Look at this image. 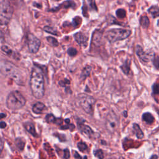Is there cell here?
I'll return each mask as SVG.
<instances>
[{"mask_svg":"<svg viewBox=\"0 0 159 159\" xmlns=\"http://www.w3.org/2000/svg\"><path fill=\"white\" fill-rule=\"evenodd\" d=\"M29 85L32 95L37 99H41L44 95V77L42 70L40 67L34 66L32 68Z\"/></svg>","mask_w":159,"mask_h":159,"instance_id":"1","label":"cell"},{"mask_svg":"<svg viewBox=\"0 0 159 159\" xmlns=\"http://www.w3.org/2000/svg\"><path fill=\"white\" fill-rule=\"evenodd\" d=\"M1 72L4 76H9L14 80L16 83L20 84L23 82V76L19 70L11 62L4 61L1 62Z\"/></svg>","mask_w":159,"mask_h":159,"instance_id":"2","label":"cell"},{"mask_svg":"<svg viewBox=\"0 0 159 159\" xmlns=\"http://www.w3.org/2000/svg\"><path fill=\"white\" fill-rule=\"evenodd\" d=\"M26 104V99L18 91L11 92L6 99V106L11 110H18L23 108Z\"/></svg>","mask_w":159,"mask_h":159,"instance_id":"3","label":"cell"},{"mask_svg":"<svg viewBox=\"0 0 159 159\" xmlns=\"http://www.w3.org/2000/svg\"><path fill=\"white\" fill-rule=\"evenodd\" d=\"M131 34L130 30L123 29H113L108 31L106 34V38L110 42L127 39Z\"/></svg>","mask_w":159,"mask_h":159,"instance_id":"4","label":"cell"},{"mask_svg":"<svg viewBox=\"0 0 159 159\" xmlns=\"http://www.w3.org/2000/svg\"><path fill=\"white\" fill-rule=\"evenodd\" d=\"M14 10L8 1L6 0H1L0 8V20L1 25L7 24L11 19Z\"/></svg>","mask_w":159,"mask_h":159,"instance_id":"5","label":"cell"},{"mask_svg":"<svg viewBox=\"0 0 159 159\" xmlns=\"http://www.w3.org/2000/svg\"><path fill=\"white\" fill-rule=\"evenodd\" d=\"M80 106L87 114H93L94 111L95 100L86 94H80L78 97Z\"/></svg>","mask_w":159,"mask_h":159,"instance_id":"6","label":"cell"},{"mask_svg":"<svg viewBox=\"0 0 159 159\" xmlns=\"http://www.w3.org/2000/svg\"><path fill=\"white\" fill-rule=\"evenodd\" d=\"M119 120L116 114L113 112L109 113L106 119L105 127L109 133H113L118 128Z\"/></svg>","mask_w":159,"mask_h":159,"instance_id":"7","label":"cell"},{"mask_svg":"<svg viewBox=\"0 0 159 159\" xmlns=\"http://www.w3.org/2000/svg\"><path fill=\"white\" fill-rule=\"evenodd\" d=\"M27 44L29 51L32 53H36L39 50L41 41L33 34H29L27 37Z\"/></svg>","mask_w":159,"mask_h":159,"instance_id":"8","label":"cell"},{"mask_svg":"<svg viewBox=\"0 0 159 159\" xmlns=\"http://www.w3.org/2000/svg\"><path fill=\"white\" fill-rule=\"evenodd\" d=\"M136 53L138 55L139 58L142 60V62H149L151 57H153V56H151L150 54L146 53L143 51V48H142L141 46L138 45L136 46Z\"/></svg>","mask_w":159,"mask_h":159,"instance_id":"9","label":"cell"},{"mask_svg":"<svg viewBox=\"0 0 159 159\" xmlns=\"http://www.w3.org/2000/svg\"><path fill=\"white\" fill-rule=\"evenodd\" d=\"M75 6V3L73 1H72V0H67V1L63 2L62 4H59L58 6L49 9V11L55 12V11H57L62 8H65V9L74 8Z\"/></svg>","mask_w":159,"mask_h":159,"instance_id":"10","label":"cell"},{"mask_svg":"<svg viewBox=\"0 0 159 159\" xmlns=\"http://www.w3.org/2000/svg\"><path fill=\"white\" fill-rule=\"evenodd\" d=\"M74 38L78 44L81 46L86 47L88 44V37L81 32H78L74 35Z\"/></svg>","mask_w":159,"mask_h":159,"instance_id":"11","label":"cell"},{"mask_svg":"<svg viewBox=\"0 0 159 159\" xmlns=\"http://www.w3.org/2000/svg\"><path fill=\"white\" fill-rule=\"evenodd\" d=\"M78 126L79 129L82 133L88 136L89 138H95V133H94V132H93V130L89 126L84 125L83 124H80V125L78 124Z\"/></svg>","mask_w":159,"mask_h":159,"instance_id":"12","label":"cell"},{"mask_svg":"<svg viewBox=\"0 0 159 159\" xmlns=\"http://www.w3.org/2000/svg\"><path fill=\"white\" fill-rule=\"evenodd\" d=\"M24 128L26 129V130L27 131V132L30 133L32 135H33L34 137L37 138L38 134L36 133L34 125L33 123H31V122H26V123H24Z\"/></svg>","mask_w":159,"mask_h":159,"instance_id":"13","label":"cell"},{"mask_svg":"<svg viewBox=\"0 0 159 159\" xmlns=\"http://www.w3.org/2000/svg\"><path fill=\"white\" fill-rule=\"evenodd\" d=\"M46 106L41 102H37L35 103L32 107V111L36 114H41L45 110Z\"/></svg>","mask_w":159,"mask_h":159,"instance_id":"14","label":"cell"},{"mask_svg":"<svg viewBox=\"0 0 159 159\" xmlns=\"http://www.w3.org/2000/svg\"><path fill=\"white\" fill-rule=\"evenodd\" d=\"M91 67L90 66L85 67L81 72V76H80L81 80H84L88 77V76H89L90 72H91Z\"/></svg>","mask_w":159,"mask_h":159,"instance_id":"15","label":"cell"},{"mask_svg":"<svg viewBox=\"0 0 159 159\" xmlns=\"http://www.w3.org/2000/svg\"><path fill=\"white\" fill-rule=\"evenodd\" d=\"M142 119H143V120L146 123L149 124H152L153 121H154V118H153L152 115L149 113H144L143 116H142Z\"/></svg>","mask_w":159,"mask_h":159,"instance_id":"16","label":"cell"},{"mask_svg":"<svg viewBox=\"0 0 159 159\" xmlns=\"http://www.w3.org/2000/svg\"><path fill=\"white\" fill-rule=\"evenodd\" d=\"M133 129L135 130L137 138L139 139L143 138L144 133H143V132H142V130H141V129L140 128L139 125L138 124H133Z\"/></svg>","mask_w":159,"mask_h":159,"instance_id":"17","label":"cell"},{"mask_svg":"<svg viewBox=\"0 0 159 159\" xmlns=\"http://www.w3.org/2000/svg\"><path fill=\"white\" fill-rule=\"evenodd\" d=\"M148 11L153 16V18L159 17V8L157 6H151Z\"/></svg>","mask_w":159,"mask_h":159,"instance_id":"18","label":"cell"},{"mask_svg":"<svg viewBox=\"0 0 159 159\" xmlns=\"http://www.w3.org/2000/svg\"><path fill=\"white\" fill-rule=\"evenodd\" d=\"M140 24L142 26V27H144V28H147V27L149 26L150 21L147 16H142L140 19Z\"/></svg>","mask_w":159,"mask_h":159,"instance_id":"19","label":"cell"},{"mask_svg":"<svg viewBox=\"0 0 159 159\" xmlns=\"http://www.w3.org/2000/svg\"><path fill=\"white\" fill-rule=\"evenodd\" d=\"M43 30H44L47 33H49L52 35H55L57 36H60V34L56 29L55 28H53V27H49V26H45L43 27Z\"/></svg>","mask_w":159,"mask_h":159,"instance_id":"20","label":"cell"},{"mask_svg":"<svg viewBox=\"0 0 159 159\" xmlns=\"http://www.w3.org/2000/svg\"><path fill=\"white\" fill-rule=\"evenodd\" d=\"M15 143L19 150H23L26 144V141L22 138H17L15 140Z\"/></svg>","mask_w":159,"mask_h":159,"instance_id":"21","label":"cell"},{"mask_svg":"<svg viewBox=\"0 0 159 159\" xmlns=\"http://www.w3.org/2000/svg\"><path fill=\"white\" fill-rule=\"evenodd\" d=\"M47 42L50 43V44L53 47H57L59 45V43L56 39H55L53 37H47Z\"/></svg>","mask_w":159,"mask_h":159,"instance_id":"22","label":"cell"},{"mask_svg":"<svg viewBox=\"0 0 159 159\" xmlns=\"http://www.w3.org/2000/svg\"><path fill=\"white\" fill-rule=\"evenodd\" d=\"M120 68L122 69V70L123 71V72L126 74V75H128L129 72V71H130V62L129 63L128 61H126L123 65H122L121 67H120Z\"/></svg>","mask_w":159,"mask_h":159,"instance_id":"23","label":"cell"},{"mask_svg":"<svg viewBox=\"0 0 159 159\" xmlns=\"http://www.w3.org/2000/svg\"><path fill=\"white\" fill-rule=\"evenodd\" d=\"M116 14L119 18L123 19L125 17L126 11H125V10L124 9H119L116 11Z\"/></svg>","mask_w":159,"mask_h":159,"instance_id":"24","label":"cell"},{"mask_svg":"<svg viewBox=\"0 0 159 159\" xmlns=\"http://www.w3.org/2000/svg\"><path fill=\"white\" fill-rule=\"evenodd\" d=\"M46 119L48 123H57V120H58V119H57L53 116V115L52 114H47L46 116Z\"/></svg>","mask_w":159,"mask_h":159,"instance_id":"25","label":"cell"},{"mask_svg":"<svg viewBox=\"0 0 159 159\" xmlns=\"http://www.w3.org/2000/svg\"><path fill=\"white\" fill-rule=\"evenodd\" d=\"M77 147L78 148V149L80 150V151L83 152L85 150H86L88 149V146L87 145L84 143V142H80L77 144Z\"/></svg>","mask_w":159,"mask_h":159,"instance_id":"26","label":"cell"},{"mask_svg":"<svg viewBox=\"0 0 159 159\" xmlns=\"http://www.w3.org/2000/svg\"><path fill=\"white\" fill-rule=\"evenodd\" d=\"M1 50L4 53H6V54H8V56H12V54L13 53V51L9 47H8L6 46H2L1 47Z\"/></svg>","mask_w":159,"mask_h":159,"instance_id":"27","label":"cell"},{"mask_svg":"<svg viewBox=\"0 0 159 159\" xmlns=\"http://www.w3.org/2000/svg\"><path fill=\"white\" fill-rule=\"evenodd\" d=\"M67 53L70 57H74L76 56V54H77L78 52H77V51H76V49H75V48L70 47L68 49Z\"/></svg>","mask_w":159,"mask_h":159,"instance_id":"28","label":"cell"},{"mask_svg":"<svg viewBox=\"0 0 159 159\" xmlns=\"http://www.w3.org/2000/svg\"><path fill=\"white\" fill-rule=\"evenodd\" d=\"M81 21V19L77 16V17H75V18H73V21H72V24L75 27H76L80 24Z\"/></svg>","mask_w":159,"mask_h":159,"instance_id":"29","label":"cell"},{"mask_svg":"<svg viewBox=\"0 0 159 159\" xmlns=\"http://www.w3.org/2000/svg\"><path fill=\"white\" fill-rule=\"evenodd\" d=\"M88 1L89 3V6L91 8V9H92L93 10H95L96 11H97L98 8L96 5V2L95 0H88Z\"/></svg>","mask_w":159,"mask_h":159,"instance_id":"30","label":"cell"},{"mask_svg":"<svg viewBox=\"0 0 159 159\" xmlns=\"http://www.w3.org/2000/svg\"><path fill=\"white\" fill-rule=\"evenodd\" d=\"M94 155L99 159H103L104 158V154H103V152L101 150H96L94 151Z\"/></svg>","mask_w":159,"mask_h":159,"instance_id":"31","label":"cell"},{"mask_svg":"<svg viewBox=\"0 0 159 159\" xmlns=\"http://www.w3.org/2000/svg\"><path fill=\"white\" fill-rule=\"evenodd\" d=\"M82 13H83V15L85 17L88 18V8L87 6L85 3V2L83 1V7H82Z\"/></svg>","mask_w":159,"mask_h":159,"instance_id":"32","label":"cell"},{"mask_svg":"<svg viewBox=\"0 0 159 159\" xmlns=\"http://www.w3.org/2000/svg\"><path fill=\"white\" fill-rule=\"evenodd\" d=\"M153 93L155 95H159V83H155L152 87Z\"/></svg>","mask_w":159,"mask_h":159,"instance_id":"33","label":"cell"},{"mask_svg":"<svg viewBox=\"0 0 159 159\" xmlns=\"http://www.w3.org/2000/svg\"><path fill=\"white\" fill-rule=\"evenodd\" d=\"M153 64L157 68L159 69V57L158 56H157V57H155L154 58H153Z\"/></svg>","mask_w":159,"mask_h":159,"instance_id":"34","label":"cell"},{"mask_svg":"<svg viewBox=\"0 0 159 159\" xmlns=\"http://www.w3.org/2000/svg\"><path fill=\"white\" fill-rule=\"evenodd\" d=\"M70 157V152L68 149H66L64 150V158L65 159H69Z\"/></svg>","mask_w":159,"mask_h":159,"instance_id":"35","label":"cell"},{"mask_svg":"<svg viewBox=\"0 0 159 159\" xmlns=\"http://www.w3.org/2000/svg\"><path fill=\"white\" fill-rule=\"evenodd\" d=\"M73 156H74L75 159H82L81 155L76 151H75L74 152V153H73Z\"/></svg>","mask_w":159,"mask_h":159,"instance_id":"36","label":"cell"},{"mask_svg":"<svg viewBox=\"0 0 159 159\" xmlns=\"http://www.w3.org/2000/svg\"><path fill=\"white\" fill-rule=\"evenodd\" d=\"M67 84H69V81H68L67 82H65V81H60V82H59V85H60V86H63V87H64V86H66Z\"/></svg>","mask_w":159,"mask_h":159,"instance_id":"37","label":"cell"},{"mask_svg":"<svg viewBox=\"0 0 159 159\" xmlns=\"http://www.w3.org/2000/svg\"><path fill=\"white\" fill-rule=\"evenodd\" d=\"M6 124L5 122L4 121H1V123H0V127H1V129H4L6 128Z\"/></svg>","mask_w":159,"mask_h":159,"instance_id":"38","label":"cell"},{"mask_svg":"<svg viewBox=\"0 0 159 159\" xmlns=\"http://www.w3.org/2000/svg\"><path fill=\"white\" fill-rule=\"evenodd\" d=\"M34 6H36V7H37L38 8H42V6H41V4H39V3H34Z\"/></svg>","mask_w":159,"mask_h":159,"instance_id":"39","label":"cell"},{"mask_svg":"<svg viewBox=\"0 0 159 159\" xmlns=\"http://www.w3.org/2000/svg\"><path fill=\"white\" fill-rule=\"evenodd\" d=\"M3 149V141L2 139H1V152H2Z\"/></svg>","mask_w":159,"mask_h":159,"instance_id":"40","label":"cell"},{"mask_svg":"<svg viewBox=\"0 0 159 159\" xmlns=\"http://www.w3.org/2000/svg\"><path fill=\"white\" fill-rule=\"evenodd\" d=\"M158 158V156L156 155H152L150 159H157Z\"/></svg>","mask_w":159,"mask_h":159,"instance_id":"41","label":"cell"},{"mask_svg":"<svg viewBox=\"0 0 159 159\" xmlns=\"http://www.w3.org/2000/svg\"><path fill=\"white\" fill-rule=\"evenodd\" d=\"M5 116H6V114H3V113H1V118H4Z\"/></svg>","mask_w":159,"mask_h":159,"instance_id":"42","label":"cell"},{"mask_svg":"<svg viewBox=\"0 0 159 159\" xmlns=\"http://www.w3.org/2000/svg\"><path fill=\"white\" fill-rule=\"evenodd\" d=\"M125 114V117H127L128 116V114H127V111H124V115Z\"/></svg>","mask_w":159,"mask_h":159,"instance_id":"43","label":"cell"},{"mask_svg":"<svg viewBox=\"0 0 159 159\" xmlns=\"http://www.w3.org/2000/svg\"><path fill=\"white\" fill-rule=\"evenodd\" d=\"M84 159H87V157H86V156H85V158H84Z\"/></svg>","mask_w":159,"mask_h":159,"instance_id":"44","label":"cell"},{"mask_svg":"<svg viewBox=\"0 0 159 159\" xmlns=\"http://www.w3.org/2000/svg\"><path fill=\"white\" fill-rule=\"evenodd\" d=\"M157 111H158V114H159V110H158V109H157Z\"/></svg>","mask_w":159,"mask_h":159,"instance_id":"45","label":"cell"},{"mask_svg":"<svg viewBox=\"0 0 159 159\" xmlns=\"http://www.w3.org/2000/svg\"><path fill=\"white\" fill-rule=\"evenodd\" d=\"M134 1H136V0H134Z\"/></svg>","mask_w":159,"mask_h":159,"instance_id":"46","label":"cell"},{"mask_svg":"<svg viewBox=\"0 0 159 159\" xmlns=\"http://www.w3.org/2000/svg\"><path fill=\"white\" fill-rule=\"evenodd\" d=\"M56 1H58V0H56Z\"/></svg>","mask_w":159,"mask_h":159,"instance_id":"47","label":"cell"}]
</instances>
